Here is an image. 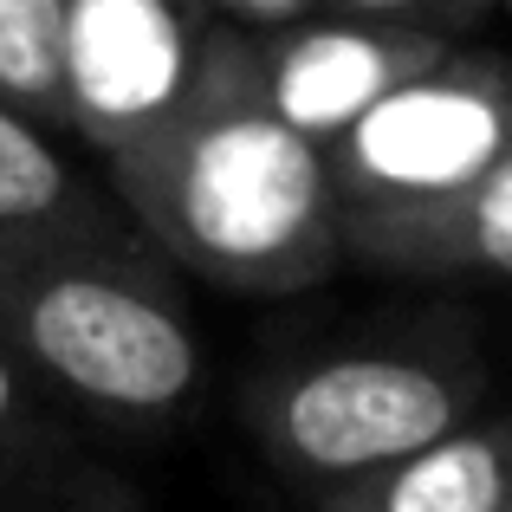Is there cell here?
<instances>
[{
    "mask_svg": "<svg viewBox=\"0 0 512 512\" xmlns=\"http://www.w3.org/2000/svg\"><path fill=\"white\" fill-rule=\"evenodd\" d=\"M111 214V195L72 169V156L52 143L46 124L0 104V234H33V227H72Z\"/></svg>",
    "mask_w": 512,
    "mask_h": 512,
    "instance_id": "obj_9",
    "label": "cell"
},
{
    "mask_svg": "<svg viewBox=\"0 0 512 512\" xmlns=\"http://www.w3.org/2000/svg\"><path fill=\"white\" fill-rule=\"evenodd\" d=\"M214 26L208 0H65V130L98 156L143 143L188 98Z\"/></svg>",
    "mask_w": 512,
    "mask_h": 512,
    "instance_id": "obj_5",
    "label": "cell"
},
{
    "mask_svg": "<svg viewBox=\"0 0 512 512\" xmlns=\"http://www.w3.org/2000/svg\"><path fill=\"white\" fill-rule=\"evenodd\" d=\"M376 273L389 279H506L512 286V156L448 214L409 234Z\"/></svg>",
    "mask_w": 512,
    "mask_h": 512,
    "instance_id": "obj_8",
    "label": "cell"
},
{
    "mask_svg": "<svg viewBox=\"0 0 512 512\" xmlns=\"http://www.w3.org/2000/svg\"><path fill=\"white\" fill-rule=\"evenodd\" d=\"M512 156V59L454 46L325 150L344 260L383 266Z\"/></svg>",
    "mask_w": 512,
    "mask_h": 512,
    "instance_id": "obj_4",
    "label": "cell"
},
{
    "mask_svg": "<svg viewBox=\"0 0 512 512\" xmlns=\"http://www.w3.org/2000/svg\"><path fill=\"white\" fill-rule=\"evenodd\" d=\"M448 52H454V39H441V33L325 20L318 13V20L279 26V33H253V72H260L266 104L299 137L331 150L363 111H376L396 85H409L415 72H428Z\"/></svg>",
    "mask_w": 512,
    "mask_h": 512,
    "instance_id": "obj_6",
    "label": "cell"
},
{
    "mask_svg": "<svg viewBox=\"0 0 512 512\" xmlns=\"http://www.w3.org/2000/svg\"><path fill=\"white\" fill-rule=\"evenodd\" d=\"M59 402L20 370L7 344H0V474H26V467H52L65 454V422Z\"/></svg>",
    "mask_w": 512,
    "mask_h": 512,
    "instance_id": "obj_11",
    "label": "cell"
},
{
    "mask_svg": "<svg viewBox=\"0 0 512 512\" xmlns=\"http://www.w3.org/2000/svg\"><path fill=\"white\" fill-rule=\"evenodd\" d=\"M487 357L467 331L415 325L273 357L240 396L260 454L305 500L383 474L389 461L474 422Z\"/></svg>",
    "mask_w": 512,
    "mask_h": 512,
    "instance_id": "obj_3",
    "label": "cell"
},
{
    "mask_svg": "<svg viewBox=\"0 0 512 512\" xmlns=\"http://www.w3.org/2000/svg\"><path fill=\"white\" fill-rule=\"evenodd\" d=\"M493 0H325V20H370V26H415V33L454 39V26L480 20Z\"/></svg>",
    "mask_w": 512,
    "mask_h": 512,
    "instance_id": "obj_12",
    "label": "cell"
},
{
    "mask_svg": "<svg viewBox=\"0 0 512 512\" xmlns=\"http://www.w3.org/2000/svg\"><path fill=\"white\" fill-rule=\"evenodd\" d=\"M506 512H512V500H506Z\"/></svg>",
    "mask_w": 512,
    "mask_h": 512,
    "instance_id": "obj_16",
    "label": "cell"
},
{
    "mask_svg": "<svg viewBox=\"0 0 512 512\" xmlns=\"http://www.w3.org/2000/svg\"><path fill=\"white\" fill-rule=\"evenodd\" d=\"M46 512H150V500H143L130 480H117V474H72L65 487H52V500Z\"/></svg>",
    "mask_w": 512,
    "mask_h": 512,
    "instance_id": "obj_13",
    "label": "cell"
},
{
    "mask_svg": "<svg viewBox=\"0 0 512 512\" xmlns=\"http://www.w3.org/2000/svg\"><path fill=\"white\" fill-rule=\"evenodd\" d=\"M493 7H506V13H512V0H493Z\"/></svg>",
    "mask_w": 512,
    "mask_h": 512,
    "instance_id": "obj_15",
    "label": "cell"
},
{
    "mask_svg": "<svg viewBox=\"0 0 512 512\" xmlns=\"http://www.w3.org/2000/svg\"><path fill=\"white\" fill-rule=\"evenodd\" d=\"M0 104L65 130V0H0Z\"/></svg>",
    "mask_w": 512,
    "mask_h": 512,
    "instance_id": "obj_10",
    "label": "cell"
},
{
    "mask_svg": "<svg viewBox=\"0 0 512 512\" xmlns=\"http://www.w3.org/2000/svg\"><path fill=\"white\" fill-rule=\"evenodd\" d=\"M214 20L240 26V33H279V26H299V20H318L325 0H208Z\"/></svg>",
    "mask_w": 512,
    "mask_h": 512,
    "instance_id": "obj_14",
    "label": "cell"
},
{
    "mask_svg": "<svg viewBox=\"0 0 512 512\" xmlns=\"http://www.w3.org/2000/svg\"><path fill=\"white\" fill-rule=\"evenodd\" d=\"M111 195L175 273L240 299H286L344 266L325 150L266 104L253 33L214 26L188 98L104 156Z\"/></svg>",
    "mask_w": 512,
    "mask_h": 512,
    "instance_id": "obj_1",
    "label": "cell"
},
{
    "mask_svg": "<svg viewBox=\"0 0 512 512\" xmlns=\"http://www.w3.org/2000/svg\"><path fill=\"white\" fill-rule=\"evenodd\" d=\"M0 344L59 409L163 435L208 376L182 273L130 214L0 234Z\"/></svg>",
    "mask_w": 512,
    "mask_h": 512,
    "instance_id": "obj_2",
    "label": "cell"
},
{
    "mask_svg": "<svg viewBox=\"0 0 512 512\" xmlns=\"http://www.w3.org/2000/svg\"><path fill=\"white\" fill-rule=\"evenodd\" d=\"M512 415H474L454 435L389 461L383 474L312 500V512H506Z\"/></svg>",
    "mask_w": 512,
    "mask_h": 512,
    "instance_id": "obj_7",
    "label": "cell"
}]
</instances>
